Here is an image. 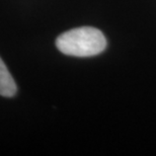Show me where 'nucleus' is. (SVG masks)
<instances>
[{"label": "nucleus", "instance_id": "obj_1", "mask_svg": "<svg viewBox=\"0 0 156 156\" xmlns=\"http://www.w3.org/2000/svg\"><path fill=\"white\" fill-rule=\"evenodd\" d=\"M56 46L61 53L74 57H92L107 48V39L101 30L91 27H81L60 35Z\"/></svg>", "mask_w": 156, "mask_h": 156}, {"label": "nucleus", "instance_id": "obj_2", "mask_svg": "<svg viewBox=\"0 0 156 156\" xmlns=\"http://www.w3.org/2000/svg\"><path fill=\"white\" fill-rule=\"evenodd\" d=\"M17 91L16 83L8 71L4 62L0 58V95L11 98Z\"/></svg>", "mask_w": 156, "mask_h": 156}]
</instances>
